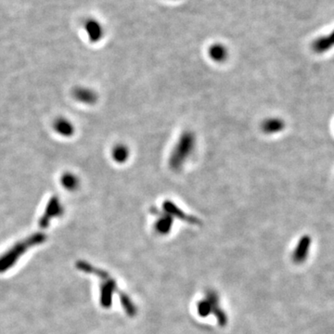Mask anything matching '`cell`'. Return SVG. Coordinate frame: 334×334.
Here are the masks:
<instances>
[{
    "label": "cell",
    "instance_id": "obj_10",
    "mask_svg": "<svg viewBox=\"0 0 334 334\" xmlns=\"http://www.w3.org/2000/svg\"><path fill=\"white\" fill-rule=\"evenodd\" d=\"M334 46V32L329 36L318 38L313 43L312 48L317 53H323Z\"/></svg>",
    "mask_w": 334,
    "mask_h": 334
},
{
    "label": "cell",
    "instance_id": "obj_2",
    "mask_svg": "<svg viewBox=\"0 0 334 334\" xmlns=\"http://www.w3.org/2000/svg\"><path fill=\"white\" fill-rule=\"evenodd\" d=\"M46 239L47 237L45 234L34 233L32 236L13 245L8 252L0 256V273L8 270L14 264H16L18 259L24 255L29 248L39 245L44 241H46Z\"/></svg>",
    "mask_w": 334,
    "mask_h": 334
},
{
    "label": "cell",
    "instance_id": "obj_4",
    "mask_svg": "<svg viewBox=\"0 0 334 334\" xmlns=\"http://www.w3.org/2000/svg\"><path fill=\"white\" fill-rule=\"evenodd\" d=\"M163 211L166 212L168 215H171L172 217H174V216L178 217V218L182 219L184 221H187V222L191 223V224H193V225H200V224L198 218L185 214L181 209H179L171 200H167L166 201H164V203H163Z\"/></svg>",
    "mask_w": 334,
    "mask_h": 334
},
{
    "label": "cell",
    "instance_id": "obj_6",
    "mask_svg": "<svg viewBox=\"0 0 334 334\" xmlns=\"http://www.w3.org/2000/svg\"><path fill=\"white\" fill-rule=\"evenodd\" d=\"M85 28L88 33V38L92 43L98 42L102 38L103 29H102V26L98 21L93 20V19H89L86 22Z\"/></svg>",
    "mask_w": 334,
    "mask_h": 334
},
{
    "label": "cell",
    "instance_id": "obj_5",
    "mask_svg": "<svg viewBox=\"0 0 334 334\" xmlns=\"http://www.w3.org/2000/svg\"><path fill=\"white\" fill-rule=\"evenodd\" d=\"M151 212L154 215L159 216L158 220L155 222V230H156V231L160 234H163V235L167 234L173 226V217L167 214L166 212H164V213L161 212L158 209H156L154 207H152Z\"/></svg>",
    "mask_w": 334,
    "mask_h": 334
},
{
    "label": "cell",
    "instance_id": "obj_8",
    "mask_svg": "<svg viewBox=\"0 0 334 334\" xmlns=\"http://www.w3.org/2000/svg\"><path fill=\"white\" fill-rule=\"evenodd\" d=\"M73 96L80 102L86 104H94L98 99L95 92L88 88H76L73 91Z\"/></svg>",
    "mask_w": 334,
    "mask_h": 334
},
{
    "label": "cell",
    "instance_id": "obj_15",
    "mask_svg": "<svg viewBox=\"0 0 334 334\" xmlns=\"http://www.w3.org/2000/svg\"><path fill=\"white\" fill-rule=\"evenodd\" d=\"M212 309H213V307H212L211 303L208 301L200 302L199 304H198V312L201 317H206L207 315L210 314Z\"/></svg>",
    "mask_w": 334,
    "mask_h": 334
},
{
    "label": "cell",
    "instance_id": "obj_7",
    "mask_svg": "<svg viewBox=\"0 0 334 334\" xmlns=\"http://www.w3.org/2000/svg\"><path fill=\"white\" fill-rule=\"evenodd\" d=\"M285 128V123L279 118H269L265 120L262 124V130L266 134H276Z\"/></svg>",
    "mask_w": 334,
    "mask_h": 334
},
{
    "label": "cell",
    "instance_id": "obj_1",
    "mask_svg": "<svg viewBox=\"0 0 334 334\" xmlns=\"http://www.w3.org/2000/svg\"><path fill=\"white\" fill-rule=\"evenodd\" d=\"M196 146V136L191 131H185L178 138L169 157V167L173 171H179L191 157Z\"/></svg>",
    "mask_w": 334,
    "mask_h": 334
},
{
    "label": "cell",
    "instance_id": "obj_11",
    "mask_svg": "<svg viewBox=\"0 0 334 334\" xmlns=\"http://www.w3.org/2000/svg\"><path fill=\"white\" fill-rule=\"evenodd\" d=\"M209 55L216 63H223L227 60L229 53L225 46L221 44H215L209 48Z\"/></svg>",
    "mask_w": 334,
    "mask_h": 334
},
{
    "label": "cell",
    "instance_id": "obj_13",
    "mask_svg": "<svg viewBox=\"0 0 334 334\" xmlns=\"http://www.w3.org/2000/svg\"><path fill=\"white\" fill-rule=\"evenodd\" d=\"M62 184L68 191H74L79 186V179L72 173H66L62 176Z\"/></svg>",
    "mask_w": 334,
    "mask_h": 334
},
{
    "label": "cell",
    "instance_id": "obj_3",
    "mask_svg": "<svg viewBox=\"0 0 334 334\" xmlns=\"http://www.w3.org/2000/svg\"><path fill=\"white\" fill-rule=\"evenodd\" d=\"M63 213H64V207L62 205L60 200L58 199L56 196L50 198L44 214L40 218V227L42 229H46L52 218L57 217V216H61L63 215Z\"/></svg>",
    "mask_w": 334,
    "mask_h": 334
},
{
    "label": "cell",
    "instance_id": "obj_14",
    "mask_svg": "<svg viewBox=\"0 0 334 334\" xmlns=\"http://www.w3.org/2000/svg\"><path fill=\"white\" fill-rule=\"evenodd\" d=\"M121 302H122V304H123L124 308L126 309L127 313H128L129 316H134V315H135V307H134V305L132 304V302H130V300H129L128 295L121 294Z\"/></svg>",
    "mask_w": 334,
    "mask_h": 334
},
{
    "label": "cell",
    "instance_id": "obj_12",
    "mask_svg": "<svg viewBox=\"0 0 334 334\" xmlns=\"http://www.w3.org/2000/svg\"><path fill=\"white\" fill-rule=\"evenodd\" d=\"M112 158L118 164L126 163L129 158V150L128 147L124 144L116 145L112 150Z\"/></svg>",
    "mask_w": 334,
    "mask_h": 334
},
{
    "label": "cell",
    "instance_id": "obj_9",
    "mask_svg": "<svg viewBox=\"0 0 334 334\" xmlns=\"http://www.w3.org/2000/svg\"><path fill=\"white\" fill-rule=\"evenodd\" d=\"M54 128L59 135L64 136H71L74 132V128L72 123L64 118H59L54 123Z\"/></svg>",
    "mask_w": 334,
    "mask_h": 334
}]
</instances>
